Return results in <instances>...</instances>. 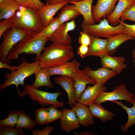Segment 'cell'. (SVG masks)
I'll return each mask as SVG.
<instances>
[{
	"label": "cell",
	"instance_id": "6da1fadb",
	"mask_svg": "<svg viewBox=\"0 0 135 135\" xmlns=\"http://www.w3.org/2000/svg\"><path fill=\"white\" fill-rule=\"evenodd\" d=\"M38 60L41 68L59 66L74 58V53L70 44L52 42L45 48Z\"/></svg>",
	"mask_w": 135,
	"mask_h": 135
},
{
	"label": "cell",
	"instance_id": "7a4b0ae2",
	"mask_svg": "<svg viewBox=\"0 0 135 135\" xmlns=\"http://www.w3.org/2000/svg\"><path fill=\"white\" fill-rule=\"evenodd\" d=\"M48 38L37 36L35 33L28 34L22 40L15 45L8 55L6 60L9 64L10 60H17L22 54H36V60L39 58Z\"/></svg>",
	"mask_w": 135,
	"mask_h": 135
},
{
	"label": "cell",
	"instance_id": "3957f363",
	"mask_svg": "<svg viewBox=\"0 0 135 135\" xmlns=\"http://www.w3.org/2000/svg\"><path fill=\"white\" fill-rule=\"evenodd\" d=\"M10 18L14 26L25 30L28 34L38 32L44 28L38 11L33 8L20 6L19 9Z\"/></svg>",
	"mask_w": 135,
	"mask_h": 135
},
{
	"label": "cell",
	"instance_id": "277c9868",
	"mask_svg": "<svg viewBox=\"0 0 135 135\" xmlns=\"http://www.w3.org/2000/svg\"><path fill=\"white\" fill-rule=\"evenodd\" d=\"M16 70L10 73L5 74L4 77L6 79L4 83L0 85V89L2 90L12 84L15 86L17 89V94L18 95L21 92L18 88L20 85L22 86L25 85L24 80L27 77L32 75L40 69L38 60L32 63H30L26 58L23 57L22 61L18 66Z\"/></svg>",
	"mask_w": 135,
	"mask_h": 135
},
{
	"label": "cell",
	"instance_id": "5b68a950",
	"mask_svg": "<svg viewBox=\"0 0 135 135\" xmlns=\"http://www.w3.org/2000/svg\"><path fill=\"white\" fill-rule=\"evenodd\" d=\"M24 89L19 96L21 98L27 94L32 100L38 102L43 106L52 105L57 108L64 107V102L57 100L58 96L63 94L62 92H48L34 88L31 85L28 84L25 85Z\"/></svg>",
	"mask_w": 135,
	"mask_h": 135
},
{
	"label": "cell",
	"instance_id": "8992f818",
	"mask_svg": "<svg viewBox=\"0 0 135 135\" xmlns=\"http://www.w3.org/2000/svg\"><path fill=\"white\" fill-rule=\"evenodd\" d=\"M28 34L25 30L14 26L5 32L2 35L3 40L0 46V61L8 63L6 58L11 50Z\"/></svg>",
	"mask_w": 135,
	"mask_h": 135
},
{
	"label": "cell",
	"instance_id": "52a82bcc",
	"mask_svg": "<svg viewBox=\"0 0 135 135\" xmlns=\"http://www.w3.org/2000/svg\"><path fill=\"white\" fill-rule=\"evenodd\" d=\"M101 20L98 24L84 25L81 24L82 30L90 35L108 38L117 34L123 32L124 28L121 24L116 26L111 25L106 18Z\"/></svg>",
	"mask_w": 135,
	"mask_h": 135
},
{
	"label": "cell",
	"instance_id": "ba28073f",
	"mask_svg": "<svg viewBox=\"0 0 135 135\" xmlns=\"http://www.w3.org/2000/svg\"><path fill=\"white\" fill-rule=\"evenodd\" d=\"M118 100H124L132 104L135 102L134 94L129 91L124 83L115 86L111 92L103 91L96 99L94 102L101 104L108 101Z\"/></svg>",
	"mask_w": 135,
	"mask_h": 135
},
{
	"label": "cell",
	"instance_id": "9c48e42d",
	"mask_svg": "<svg viewBox=\"0 0 135 135\" xmlns=\"http://www.w3.org/2000/svg\"><path fill=\"white\" fill-rule=\"evenodd\" d=\"M119 0H98L95 6L92 5V11L93 18L99 23L102 18L110 15L114 10Z\"/></svg>",
	"mask_w": 135,
	"mask_h": 135
},
{
	"label": "cell",
	"instance_id": "30bf717a",
	"mask_svg": "<svg viewBox=\"0 0 135 135\" xmlns=\"http://www.w3.org/2000/svg\"><path fill=\"white\" fill-rule=\"evenodd\" d=\"M76 26L74 20L62 24L50 37L49 40L62 44H70L72 40L68 32L74 30Z\"/></svg>",
	"mask_w": 135,
	"mask_h": 135
},
{
	"label": "cell",
	"instance_id": "8fae6325",
	"mask_svg": "<svg viewBox=\"0 0 135 135\" xmlns=\"http://www.w3.org/2000/svg\"><path fill=\"white\" fill-rule=\"evenodd\" d=\"M75 90V98L77 102L86 89L87 84H94V80L86 73L84 69H79L74 74L72 77Z\"/></svg>",
	"mask_w": 135,
	"mask_h": 135
},
{
	"label": "cell",
	"instance_id": "7c38bea8",
	"mask_svg": "<svg viewBox=\"0 0 135 135\" xmlns=\"http://www.w3.org/2000/svg\"><path fill=\"white\" fill-rule=\"evenodd\" d=\"M62 116L59 123L61 130L67 132L80 128V123L77 115L72 108H63L62 110Z\"/></svg>",
	"mask_w": 135,
	"mask_h": 135
},
{
	"label": "cell",
	"instance_id": "4fadbf2b",
	"mask_svg": "<svg viewBox=\"0 0 135 135\" xmlns=\"http://www.w3.org/2000/svg\"><path fill=\"white\" fill-rule=\"evenodd\" d=\"M94 0L68 1L69 3L72 4L74 8L82 15L84 20L82 24L89 25L95 24L96 22L93 17L92 11V4Z\"/></svg>",
	"mask_w": 135,
	"mask_h": 135
},
{
	"label": "cell",
	"instance_id": "5bb4252c",
	"mask_svg": "<svg viewBox=\"0 0 135 135\" xmlns=\"http://www.w3.org/2000/svg\"><path fill=\"white\" fill-rule=\"evenodd\" d=\"M84 69L86 74L92 78L96 83L104 85L110 78L116 76L117 73L110 69L102 67L94 70L88 66Z\"/></svg>",
	"mask_w": 135,
	"mask_h": 135
},
{
	"label": "cell",
	"instance_id": "9a60e30c",
	"mask_svg": "<svg viewBox=\"0 0 135 135\" xmlns=\"http://www.w3.org/2000/svg\"><path fill=\"white\" fill-rule=\"evenodd\" d=\"M55 83L61 86L66 92L68 96V104L71 108L74 107L76 102L75 98V90L72 77L60 75L54 78Z\"/></svg>",
	"mask_w": 135,
	"mask_h": 135
},
{
	"label": "cell",
	"instance_id": "2e32d148",
	"mask_svg": "<svg viewBox=\"0 0 135 135\" xmlns=\"http://www.w3.org/2000/svg\"><path fill=\"white\" fill-rule=\"evenodd\" d=\"M80 62L74 59L58 66L46 68L51 76L60 75L72 77L75 73L80 69Z\"/></svg>",
	"mask_w": 135,
	"mask_h": 135
},
{
	"label": "cell",
	"instance_id": "e0dca14e",
	"mask_svg": "<svg viewBox=\"0 0 135 135\" xmlns=\"http://www.w3.org/2000/svg\"><path fill=\"white\" fill-rule=\"evenodd\" d=\"M68 3V1H66L56 4H51L47 1L46 5L37 11L42 19L44 27L52 20L54 15L58 11Z\"/></svg>",
	"mask_w": 135,
	"mask_h": 135
},
{
	"label": "cell",
	"instance_id": "ac0fdd59",
	"mask_svg": "<svg viewBox=\"0 0 135 135\" xmlns=\"http://www.w3.org/2000/svg\"><path fill=\"white\" fill-rule=\"evenodd\" d=\"M126 58L122 56H113L106 54L100 58L102 67L111 69L117 74H120L127 66L125 63Z\"/></svg>",
	"mask_w": 135,
	"mask_h": 135
},
{
	"label": "cell",
	"instance_id": "d6986e66",
	"mask_svg": "<svg viewBox=\"0 0 135 135\" xmlns=\"http://www.w3.org/2000/svg\"><path fill=\"white\" fill-rule=\"evenodd\" d=\"M107 87L104 85L96 84L92 86H88L82 93L80 99L77 102L88 106L94 102L100 94L106 91Z\"/></svg>",
	"mask_w": 135,
	"mask_h": 135
},
{
	"label": "cell",
	"instance_id": "ffe728a7",
	"mask_svg": "<svg viewBox=\"0 0 135 135\" xmlns=\"http://www.w3.org/2000/svg\"><path fill=\"white\" fill-rule=\"evenodd\" d=\"M90 36L91 42L88 46L89 50L87 57L92 56L101 58L106 54H108L107 49V39Z\"/></svg>",
	"mask_w": 135,
	"mask_h": 135
},
{
	"label": "cell",
	"instance_id": "44dd1931",
	"mask_svg": "<svg viewBox=\"0 0 135 135\" xmlns=\"http://www.w3.org/2000/svg\"><path fill=\"white\" fill-rule=\"evenodd\" d=\"M72 108L76 114L80 124L82 126L86 127L94 125L93 116L87 106L78 102Z\"/></svg>",
	"mask_w": 135,
	"mask_h": 135
},
{
	"label": "cell",
	"instance_id": "7402d4cb",
	"mask_svg": "<svg viewBox=\"0 0 135 135\" xmlns=\"http://www.w3.org/2000/svg\"><path fill=\"white\" fill-rule=\"evenodd\" d=\"M134 2V0H119L113 12L106 18L109 24L113 26L118 25V20L124 11Z\"/></svg>",
	"mask_w": 135,
	"mask_h": 135
},
{
	"label": "cell",
	"instance_id": "603a6c76",
	"mask_svg": "<svg viewBox=\"0 0 135 135\" xmlns=\"http://www.w3.org/2000/svg\"><path fill=\"white\" fill-rule=\"evenodd\" d=\"M107 39V49L108 54L113 55L119 46L126 41L135 38L124 32L112 36Z\"/></svg>",
	"mask_w": 135,
	"mask_h": 135
},
{
	"label": "cell",
	"instance_id": "cb8c5ba5",
	"mask_svg": "<svg viewBox=\"0 0 135 135\" xmlns=\"http://www.w3.org/2000/svg\"><path fill=\"white\" fill-rule=\"evenodd\" d=\"M20 5L15 0H4L0 4V19H8L12 16Z\"/></svg>",
	"mask_w": 135,
	"mask_h": 135
},
{
	"label": "cell",
	"instance_id": "d4e9b609",
	"mask_svg": "<svg viewBox=\"0 0 135 135\" xmlns=\"http://www.w3.org/2000/svg\"><path fill=\"white\" fill-rule=\"evenodd\" d=\"M34 74L35 80L33 84L31 85L33 87L36 88L42 86H46L50 88H54L50 81L51 76L46 68H41Z\"/></svg>",
	"mask_w": 135,
	"mask_h": 135
},
{
	"label": "cell",
	"instance_id": "484cf974",
	"mask_svg": "<svg viewBox=\"0 0 135 135\" xmlns=\"http://www.w3.org/2000/svg\"><path fill=\"white\" fill-rule=\"evenodd\" d=\"M88 106L93 117L99 118L104 122L112 120L114 116L112 112L105 109L101 104L94 102L90 104Z\"/></svg>",
	"mask_w": 135,
	"mask_h": 135
},
{
	"label": "cell",
	"instance_id": "4316f807",
	"mask_svg": "<svg viewBox=\"0 0 135 135\" xmlns=\"http://www.w3.org/2000/svg\"><path fill=\"white\" fill-rule=\"evenodd\" d=\"M58 17L60 25L73 20L80 14L72 4H66L62 7Z\"/></svg>",
	"mask_w": 135,
	"mask_h": 135
},
{
	"label": "cell",
	"instance_id": "83f0119b",
	"mask_svg": "<svg viewBox=\"0 0 135 135\" xmlns=\"http://www.w3.org/2000/svg\"><path fill=\"white\" fill-rule=\"evenodd\" d=\"M112 102L120 106L128 114V118L127 122L121 126V131L126 132L128 128L135 124V102L132 104V107L129 108L124 105L121 101L116 100Z\"/></svg>",
	"mask_w": 135,
	"mask_h": 135
},
{
	"label": "cell",
	"instance_id": "f1b7e54d",
	"mask_svg": "<svg viewBox=\"0 0 135 135\" xmlns=\"http://www.w3.org/2000/svg\"><path fill=\"white\" fill-rule=\"evenodd\" d=\"M60 25L58 17L54 18L51 22L45 27L41 31L35 33L36 36L39 37H44L49 39Z\"/></svg>",
	"mask_w": 135,
	"mask_h": 135
},
{
	"label": "cell",
	"instance_id": "f546056e",
	"mask_svg": "<svg viewBox=\"0 0 135 135\" xmlns=\"http://www.w3.org/2000/svg\"><path fill=\"white\" fill-rule=\"evenodd\" d=\"M35 121L32 119L30 116L22 110L19 111V117L16 126L18 128H24L31 130L36 124Z\"/></svg>",
	"mask_w": 135,
	"mask_h": 135
},
{
	"label": "cell",
	"instance_id": "4dcf8cb0",
	"mask_svg": "<svg viewBox=\"0 0 135 135\" xmlns=\"http://www.w3.org/2000/svg\"><path fill=\"white\" fill-rule=\"evenodd\" d=\"M19 117V111L15 110L10 112L7 117L0 120V126H6L13 127L16 126Z\"/></svg>",
	"mask_w": 135,
	"mask_h": 135
},
{
	"label": "cell",
	"instance_id": "1f68e13d",
	"mask_svg": "<svg viewBox=\"0 0 135 135\" xmlns=\"http://www.w3.org/2000/svg\"><path fill=\"white\" fill-rule=\"evenodd\" d=\"M35 121L38 125L47 124L48 116V108H42L35 110Z\"/></svg>",
	"mask_w": 135,
	"mask_h": 135
},
{
	"label": "cell",
	"instance_id": "d6a6232c",
	"mask_svg": "<svg viewBox=\"0 0 135 135\" xmlns=\"http://www.w3.org/2000/svg\"><path fill=\"white\" fill-rule=\"evenodd\" d=\"M25 133L22 128H14L6 126H0V135H23Z\"/></svg>",
	"mask_w": 135,
	"mask_h": 135
},
{
	"label": "cell",
	"instance_id": "836d02e7",
	"mask_svg": "<svg viewBox=\"0 0 135 135\" xmlns=\"http://www.w3.org/2000/svg\"><path fill=\"white\" fill-rule=\"evenodd\" d=\"M48 108V119L47 124L54 122L60 118L62 116V111L58 110L57 108L52 105L50 106Z\"/></svg>",
	"mask_w": 135,
	"mask_h": 135
},
{
	"label": "cell",
	"instance_id": "e575fe53",
	"mask_svg": "<svg viewBox=\"0 0 135 135\" xmlns=\"http://www.w3.org/2000/svg\"><path fill=\"white\" fill-rule=\"evenodd\" d=\"M122 22L127 20H131L135 22V4L128 6L124 11L120 18Z\"/></svg>",
	"mask_w": 135,
	"mask_h": 135
},
{
	"label": "cell",
	"instance_id": "d590c367",
	"mask_svg": "<svg viewBox=\"0 0 135 135\" xmlns=\"http://www.w3.org/2000/svg\"><path fill=\"white\" fill-rule=\"evenodd\" d=\"M13 24L10 18L2 20L0 22V38L4 33L12 26Z\"/></svg>",
	"mask_w": 135,
	"mask_h": 135
},
{
	"label": "cell",
	"instance_id": "8d00e7d4",
	"mask_svg": "<svg viewBox=\"0 0 135 135\" xmlns=\"http://www.w3.org/2000/svg\"><path fill=\"white\" fill-rule=\"evenodd\" d=\"M80 34L78 39L79 44L88 46L90 44L91 40L90 35L83 30L80 32Z\"/></svg>",
	"mask_w": 135,
	"mask_h": 135
},
{
	"label": "cell",
	"instance_id": "74e56055",
	"mask_svg": "<svg viewBox=\"0 0 135 135\" xmlns=\"http://www.w3.org/2000/svg\"><path fill=\"white\" fill-rule=\"evenodd\" d=\"M118 22L119 24H122L124 27V33L135 38V24H128L120 19Z\"/></svg>",
	"mask_w": 135,
	"mask_h": 135
},
{
	"label": "cell",
	"instance_id": "f35d334b",
	"mask_svg": "<svg viewBox=\"0 0 135 135\" xmlns=\"http://www.w3.org/2000/svg\"><path fill=\"white\" fill-rule=\"evenodd\" d=\"M54 128L52 126H46L41 130L35 129L32 132V135H48L54 130Z\"/></svg>",
	"mask_w": 135,
	"mask_h": 135
},
{
	"label": "cell",
	"instance_id": "ab89813d",
	"mask_svg": "<svg viewBox=\"0 0 135 135\" xmlns=\"http://www.w3.org/2000/svg\"><path fill=\"white\" fill-rule=\"evenodd\" d=\"M88 50V46L80 45L78 48L77 54L82 58H84L87 57Z\"/></svg>",
	"mask_w": 135,
	"mask_h": 135
},
{
	"label": "cell",
	"instance_id": "60d3db41",
	"mask_svg": "<svg viewBox=\"0 0 135 135\" xmlns=\"http://www.w3.org/2000/svg\"><path fill=\"white\" fill-rule=\"evenodd\" d=\"M29 0L32 5L33 8L37 11H38L46 5L40 0Z\"/></svg>",
	"mask_w": 135,
	"mask_h": 135
},
{
	"label": "cell",
	"instance_id": "b9f144b4",
	"mask_svg": "<svg viewBox=\"0 0 135 135\" xmlns=\"http://www.w3.org/2000/svg\"><path fill=\"white\" fill-rule=\"evenodd\" d=\"M18 66H12L10 65L9 64L3 63L0 61V68H5L13 72L16 70Z\"/></svg>",
	"mask_w": 135,
	"mask_h": 135
},
{
	"label": "cell",
	"instance_id": "7bdbcfd3",
	"mask_svg": "<svg viewBox=\"0 0 135 135\" xmlns=\"http://www.w3.org/2000/svg\"><path fill=\"white\" fill-rule=\"evenodd\" d=\"M20 5L28 8H33L32 3L29 0H15Z\"/></svg>",
	"mask_w": 135,
	"mask_h": 135
},
{
	"label": "cell",
	"instance_id": "ee69618b",
	"mask_svg": "<svg viewBox=\"0 0 135 135\" xmlns=\"http://www.w3.org/2000/svg\"><path fill=\"white\" fill-rule=\"evenodd\" d=\"M80 0H47L50 4H54L66 1L71 0L74 1H76Z\"/></svg>",
	"mask_w": 135,
	"mask_h": 135
},
{
	"label": "cell",
	"instance_id": "f6af8a7d",
	"mask_svg": "<svg viewBox=\"0 0 135 135\" xmlns=\"http://www.w3.org/2000/svg\"><path fill=\"white\" fill-rule=\"evenodd\" d=\"M75 134L78 135H94V134L93 133L89 132H78V134L75 132Z\"/></svg>",
	"mask_w": 135,
	"mask_h": 135
},
{
	"label": "cell",
	"instance_id": "bcb514c9",
	"mask_svg": "<svg viewBox=\"0 0 135 135\" xmlns=\"http://www.w3.org/2000/svg\"><path fill=\"white\" fill-rule=\"evenodd\" d=\"M132 56L133 59V62L134 66L135 67V52L132 51Z\"/></svg>",
	"mask_w": 135,
	"mask_h": 135
},
{
	"label": "cell",
	"instance_id": "7dc6e473",
	"mask_svg": "<svg viewBox=\"0 0 135 135\" xmlns=\"http://www.w3.org/2000/svg\"><path fill=\"white\" fill-rule=\"evenodd\" d=\"M4 0H0V4L3 2Z\"/></svg>",
	"mask_w": 135,
	"mask_h": 135
},
{
	"label": "cell",
	"instance_id": "c3c4849f",
	"mask_svg": "<svg viewBox=\"0 0 135 135\" xmlns=\"http://www.w3.org/2000/svg\"><path fill=\"white\" fill-rule=\"evenodd\" d=\"M132 51L134 52H135V48Z\"/></svg>",
	"mask_w": 135,
	"mask_h": 135
},
{
	"label": "cell",
	"instance_id": "681fc988",
	"mask_svg": "<svg viewBox=\"0 0 135 135\" xmlns=\"http://www.w3.org/2000/svg\"><path fill=\"white\" fill-rule=\"evenodd\" d=\"M134 0V2H134V4H135V0Z\"/></svg>",
	"mask_w": 135,
	"mask_h": 135
},
{
	"label": "cell",
	"instance_id": "f907efd6",
	"mask_svg": "<svg viewBox=\"0 0 135 135\" xmlns=\"http://www.w3.org/2000/svg\"></svg>",
	"mask_w": 135,
	"mask_h": 135
}]
</instances>
